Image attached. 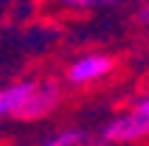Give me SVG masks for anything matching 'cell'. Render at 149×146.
<instances>
[{"instance_id":"ba28073f","label":"cell","mask_w":149,"mask_h":146,"mask_svg":"<svg viewBox=\"0 0 149 146\" xmlns=\"http://www.w3.org/2000/svg\"><path fill=\"white\" fill-rule=\"evenodd\" d=\"M138 23L149 28V3H143V6L138 8Z\"/></svg>"},{"instance_id":"5b68a950","label":"cell","mask_w":149,"mask_h":146,"mask_svg":"<svg viewBox=\"0 0 149 146\" xmlns=\"http://www.w3.org/2000/svg\"><path fill=\"white\" fill-rule=\"evenodd\" d=\"M82 138H84V135L79 129H62V132H56V135L45 138L40 146H79Z\"/></svg>"},{"instance_id":"277c9868","label":"cell","mask_w":149,"mask_h":146,"mask_svg":"<svg viewBox=\"0 0 149 146\" xmlns=\"http://www.w3.org/2000/svg\"><path fill=\"white\" fill-rule=\"evenodd\" d=\"M37 87H40V81H34V79H17L11 84H6L0 90V115L17 118L23 113V107L31 101V96L37 93Z\"/></svg>"},{"instance_id":"3957f363","label":"cell","mask_w":149,"mask_h":146,"mask_svg":"<svg viewBox=\"0 0 149 146\" xmlns=\"http://www.w3.org/2000/svg\"><path fill=\"white\" fill-rule=\"evenodd\" d=\"M62 101V90H59L56 81H40L37 93L31 96V101L23 107V113L17 115L20 121H37V118H45L48 113L56 110V104Z\"/></svg>"},{"instance_id":"6da1fadb","label":"cell","mask_w":149,"mask_h":146,"mask_svg":"<svg viewBox=\"0 0 149 146\" xmlns=\"http://www.w3.org/2000/svg\"><path fill=\"white\" fill-rule=\"evenodd\" d=\"M113 67H116V59L110 56V54H84V56L73 59L68 65L65 79L73 87H84V84H96L104 76H110Z\"/></svg>"},{"instance_id":"8992f818","label":"cell","mask_w":149,"mask_h":146,"mask_svg":"<svg viewBox=\"0 0 149 146\" xmlns=\"http://www.w3.org/2000/svg\"><path fill=\"white\" fill-rule=\"evenodd\" d=\"M132 110H135V113H141V115H146V118H149V93H143V96L138 98V101H135V104H132Z\"/></svg>"},{"instance_id":"7a4b0ae2","label":"cell","mask_w":149,"mask_h":146,"mask_svg":"<svg viewBox=\"0 0 149 146\" xmlns=\"http://www.w3.org/2000/svg\"><path fill=\"white\" fill-rule=\"evenodd\" d=\"M143 138H149V118L135 113V110L116 115L101 129V140H107V143H135V140H143Z\"/></svg>"},{"instance_id":"52a82bcc","label":"cell","mask_w":149,"mask_h":146,"mask_svg":"<svg viewBox=\"0 0 149 146\" xmlns=\"http://www.w3.org/2000/svg\"><path fill=\"white\" fill-rule=\"evenodd\" d=\"M121 0H82V8H101V6H118Z\"/></svg>"}]
</instances>
